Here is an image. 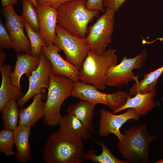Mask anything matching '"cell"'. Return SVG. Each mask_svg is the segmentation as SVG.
Instances as JSON below:
<instances>
[{
    "instance_id": "6da1fadb",
    "label": "cell",
    "mask_w": 163,
    "mask_h": 163,
    "mask_svg": "<svg viewBox=\"0 0 163 163\" xmlns=\"http://www.w3.org/2000/svg\"><path fill=\"white\" fill-rule=\"evenodd\" d=\"M82 142L79 138L55 132L42 149L43 160L46 163H83L86 159Z\"/></svg>"
},
{
    "instance_id": "7a4b0ae2",
    "label": "cell",
    "mask_w": 163,
    "mask_h": 163,
    "mask_svg": "<svg viewBox=\"0 0 163 163\" xmlns=\"http://www.w3.org/2000/svg\"><path fill=\"white\" fill-rule=\"evenodd\" d=\"M86 5L87 0H73L64 4L57 10V24L73 35L85 37L88 24L100 13L88 9Z\"/></svg>"
},
{
    "instance_id": "3957f363",
    "label": "cell",
    "mask_w": 163,
    "mask_h": 163,
    "mask_svg": "<svg viewBox=\"0 0 163 163\" xmlns=\"http://www.w3.org/2000/svg\"><path fill=\"white\" fill-rule=\"evenodd\" d=\"M123 135L117 146L126 163L149 162V145L156 137L148 132L146 124L130 128L125 130Z\"/></svg>"
},
{
    "instance_id": "277c9868",
    "label": "cell",
    "mask_w": 163,
    "mask_h": 163,
    "mask_svg": "<svg viewBox=\"0 0 163 163\" xmlns=\"http://www.w3.org/2000/svg\"><path fill=\"white\" fill-rule=\"evenodd\" d=\"M116 50L109 49L99 54L89 50L79 70V81L93 85L98 90H104L108 69L117 64Z\"/></svg>"
},
{
    "instance_id": "5b68a950",
    "label": "cell",
    "mask_w": 163,
    "mask_h": 163,
    "mask_svg": "<svg viewBox=\"0 0 163 163\" xmlns=\"http://www.w3.org/2000/svg\"><path fill=\"white\" fill-rule=\"evenodd\" d=\"M75 82L50 73L46 100L44 105L43 124L54 126L59 124L62 116L60 108L64 101L71 96Z\"/></svg>"
},
{
    "instance_id": "8992f818",
    "label": "cell",
    "mask_w": 163,
    "mask_h": 163,
    "mask_svg": "<svg viewBox=\"0 0 163 163\" xmlns=\"http://www.w3.org/2000/svg\"><path fill=\"white\" fill-rule=\"evenodd\" d=\"M115 13L106 8L104 14L89 27V32L85 38L90 51L99 54L107 50L112 42Z\"/></svg>"
},
{
    "instance_id": "52a82bcc",
    "label": "cell",
    "mask_w": 163,
    "mask_h": 163,
    "mask_svg": "<svg viewBox=\"0 0 163 163\" xmlns=\"http://www.w3.org/2000/svg\"><path fill=\"white\" fill-rule=\"evenodd\" d=\"M53 44L63 51L67 61L80 69L89 50L85 37L73 35L57 24Z\"/></svg>"
},
{
    "instance_id": "ba28073f",
    "label": "cell",
    "mask_w": 163,
    "mask_h": 163,
    "mask_svg": "<svg viewBox=\"0 0 163 163\" xmlns=\"http://www.w3.org/2000/svg\"><path fill=\"white\" fill-rule=\"evenodd\" d=\"M128 95V93L123 91L111 94L103 93L95 86L79 80L75 82L71 94V96L81 100L104 104L112 111L125 104Z\"/></svg>"
},
{
    "instance_id": "9c48e42d",
    "label": "cell",
    "mask_w": 163,
    "mask_h": 163,
    "mask_svg": "<svg viewBox=\"0 0 163 163\" xmlns=\"http://www.w3.org/2000/svg\"><path fill=\"white\" fill-rule=\"evenodd\" d=\"M147 53L145 49L133 58L123 57L119 64L111 66L107 71L106 78V85L119 87L127 85L134 80L136 76L133 70L143 67L146 60Z\"/></svg>"
},
{
    "instance_id": "30bf717a",
    "label": "cell",
    "mask_w": 163,
    "mask_h": 163,
    "mask_svg": "<svg viewBox=\"0 0 163 163\" xmlns=\"http://www.w3.org/2000/svg\"><path fill=\"white\" fill-rule=\"evenodd\" d=\"M2 12L5 27L11 38L15 51L18 54H30V44L24 32L25 21L22 16L17 14L12 5L3 8Z\"/></svg>"
},
{
    "instance_id": "8fae6325",
    "label": "cell",
    "mask_w": 163,
    "mask_h": 163,
    "mask_svg": "<svg viewBox=\"0 0 163 163\" xmlns=\"http://www.w3.org/2000/svg\"><path fill=\"white\" fill-rule=\"evenodd\" d=\"M40 57L38 67L28 77L29 85L27 91L17 101L18 107H22L29 100L40 93L42 89H48L49 88L51 65L49 59L42 51Z\"/></svg>"
},
{
    "instance_id": "7c38bea8",
    "label": "cell",
    "mask_w": 163,
    "mask_h": 163,
    "mask_svg": "<svg viewBox=\"0 0 163 163\" xmlns=\"http://www.w3.org/2000/svg\"><path fill=\"white\" fill-rule=\"evenodd\" d=\"M98 135L102 137H107L110 133H113L117 137L119 141L123 139V135L120 132V128L128 120L133 119L138 120L139 116L135 110L132 108L128 109L125 112L116 115L103 108L100 110Z\"/></svg>"
},
{
    "instance_id": "4fadbf2b",
    "label": "cell",
    "mask_w": 163,
    "mask_h": 163,
    "mask_svg": "<svg viewBox=\"0 0 163 163\" xmlns=\"http://www.w3.org/2000/svg\"><path fill=\"white\" fill-rule=\"evenodd\" d=\"M61 50L53 44L44 46L42 49V52L51 63V73L66 77L75 82L79 81V70L68 61L62 58L59 53Z\"/></svg>"
},
{
    "instance_id": "5bb4252c",
    "label": "cell",
    "mask_w": 163,
    "mask_h": 163,
    "mask_svg": "<svg viewBox=\"0 0 163 163\" xmlns=\"http://www.w3.org/2000/svg\"><path fill=\"white\" fill-rule=\"evenodd\" d=\"M40 31L47 46L53 44L57 23V10L47 5L38 4L36 7Z\"/></svg>"
},
{
    "instance_id": "9a60e30c",
    "label": "cell",
    "mask_w": 163,
    "mask_h": 163,
    "mask_svg": "<svg viewBox=\"0 0 163 163\" xmlns=\"http://www.w3.org/2000/svg\"><path fill=\"white\" fill-rule=\"evenodd\" d=\"M156 94L155 90L149 92H138L133 97L128 93L125 104L112 112L115 114L125 109L132 108L135 110L139 116H144L159 105V102L155 100Z\"/></svg>"
},
{
    "instance_id": "2e32d148",
    "label": "cell",
    "mask_w": 163,
    "mask_h": 163,
    "mask_svg": "<svg viewBox=\"0 0 163 163\" xmlns=\"http://www.w3.org/2000/svg\"><path fill=\"white\" fill-rule=\"evenodd\" d=\"M12 66L5 64L0 67L2 76V83L0 88V112L11 99L17 101L24 94L21 89L13 83L11 74Z\"/></svg>"
},
{
    "instance_id": "e0dca14e",
    "label": "cell",
    "mask_w": 163,
    "mask_h": 163,
    "mask_svg": "<svg viewBox=\"0 0 163 163\" xmlns=\"http://www.w3.org/2000/svg\"><path fill=\"white\" fill-rule=\"evenodd\" d=\"M40 57H35L30 54L22 53L17 55V60L14 71L11 74L13 84L20 89H21L20 80L23 75L29 77L38 67Z\"/></svg>"
},
{
    "instance_id": "ac0fdd59",
    "label": "cell",
    "mask_w": 163,
    "mask_h": 163,
    "mask_svg": "<svg viewBox=\"0 0 163 163\" xmlns=\"http://www.w3.org/2000/svg\"><path fill=\"white\" fill-rule=\"evenodd\" d=\"M39 93L34 97L32 103L28 106L19 110L18 125L27 126H34L44 116L45 103Z\"/></svg>"
},
{
    "instance_id": "d6986e66",
    "label": "cell",
    "mask_w": 163,
    "mask_h": 163,
    "mask_svg": "<svg viewBox=\"0 0 163 163\" xmlns=\"http://www.w3.org/2000/svg\"><path fill=\"white\" fill-rule=\"evenodd\" d=\"M58 131L68 136L75 137L82 140L91 138V133L75 115L68 113L62 116L59 124Z\"/></svg>"
},
{
    "instance_id": "ffe728a7",
    "label": "cell",
    "mask_w": 163,
    "mask_h": 163,
    "mask_svg": "<svg viewBox=\"0 0 163 163\" xmlns=\"http://www.w3.org/2000/svg\"><path fill=\"white\" fill-rule=\"evenodd\" d=\"M30 127L18 125L13 130L14 145L17 152L15 155L20 163L29 162L31 159V150L29 138Z\"/></svg>"
},
{
    "instance_id": "44dd1931",
    "label": "cell",
    "mask_w": 163,
    "mask_h": 163,
    "mask_svg": "<svg viewBox=\"0 0 163 163\" xmlns=\"http://www.w3.org/2000/svg\"><path fill=\"white\" fill-rule=\"evenodd\" d=\"M96 104L95 103L88 101L81 100L77 104L69 106L67 112L68 113L75 115L82 122L88 131L92 133L94 131L93 120Z\"/></svg>"
},
{
    "instance_id": "7402d4cb",
    "label": "cell",
    "mask_w": 163,
    "mask_h": 163,
    "mask_svg": "<svg viewBox=\"0 0 163 163\" xmlns=\"http://www.w3.org/2000/svg\"><path fill=\"white\" fill-rule=\"evenodd\" d=\"M163 73V66L145 74L141 81H139L138 76H136L134 80L135 82L129 88L128 95L131 97L135 96L138 92H149L155 90L158 79Z\"/></svg>"
},
{
    "instance_id": "603a6c76",
    "label": "cell",
    "mask_w": 163,
    "mask_h": 163,
    "mask_svg": "<svg viewBox=\"0 0 163 163\" xmlns=\"http://www.w3.org/2000/svg\"><path fill=\"white\" fill-rule=\"evenodd\" d=\"M18 107L17 101L11 99L2 110L4 129L13 130L18 126L19 110Z\"/></svg>"
},
{
    "instance_id": "cb8c5ba5",
    "label": "cell",
    "mask_w": 163,
    "mask_h": 163,
    "mask_svg": "<svg viewBox=\"0 0 163 163\" xmlns=\"http://www.w3.org/2000/svg\"><path fill=\"white\" fill-rule=\"evenodd\" d=\"M102 148L101 153L97 155L94 149L89 150L85 153V159L92 162L100 163H126V161L120 160L116 157L102 142H97Z\"/></svg>"
},
{
    "instance_id": "d4e9b609",
    "label": "cell",
    "mask_w": 163,
    "mask_h": 163,
    "mask_svg": "<svg viewBox=\"0 0 163 163\" xmlns=\"http://www.w3.org/2000/svg\"><path fill=\"white\" fill-rule=\"evenodd\" d=\"M22 3L21 16L34 30L40 32L39 20L36 7L30 0H22Z\"/></svg>"
},
{
    "instance_id": "484cf974",
    "label": "cell",
    "mask_w": 163,
    "mask_h": 163,
    "mask_svg": "<svg viewBox=\"0 0 163 163\" xmlns=\"http://www.w3.org/2000/svg\"><path fill=\"white\" fill-rule=\"evenodd\" d=\"M24 28L30 44V54L34 56L40 57L42 47L47 46L40 32L34 30L25 21Z\"/></svg>"
},
{
    "instance_id": "4316f807",
    "label": "cell",
    "mask_w": 163,
    "mask_h": 163,
    "mask_svg": "<svg viewBox=\"0 0 163 163\" xmlns=\"http://www.w3.org/2000/svg\"><path fill=\"white\" fill-rule=\"evenodd\" d=\"M14 145L13 131L4 129L0 132V152L7 156L15 155L13 149Z\"/></svg>"
},
{
    "instance_id": "83f0119b",
    "label": "cell",
    "mask_w": 163,
    "mask_h": 163,
    "mask_svg": "<svg viewBox=\"0 0 163 163\" xmlns=\"http://www.w3.org/2000/svg\"><path fill=\"white\" fill-rule=\"evenodd\" d=\"M2 22L0 21V49H13V43L11 36Z\"/></svg>"
},
{
    "instance_id": "f1b7e54d",
    "label": "cell",
    "mask_w": 163,
    "mask_h": 163,
    "mask_svg": "<svg viewBox=\"0 0 163 163\" xmlns=\"http://www.w3.org/2000/svg\"><path fill=\"white\" fill-rule=\"evenodd\" d=\"M73 0H36L38 4L50 6L57 10L64 4Z\"/></svg>"
},
{
    "instance_id": "f546056e",
    "label": "cell",
    "mask_w": 163,
    "mask_h": 163,
    "mask_svg": "<svg viewBox=\"0 0 163 163\" xmlns=\"http://www.w3.org/2000/svg\"><path fill=\"white\" fill-rule=\"evenodd\" d=\"M104 0H87V8L89 10H97L102 13L105 12L103 3Z\"/></svg>"
},
{
    "instance_id": "4dcf8cb0",
    "label": "cell",
    "mask_w": 163,
    "mask_h": 163,
    "mask_svg": "<svg viewBox=\"0 0 163 163\" xmlns=\"http://www.w3.org/2000/svg\"><path fill=\"white\" fill-rule=\"evenodd\" d=\"M126 0H104L103 3L104 7L110 9L115 12L119 10L121 5Z\"/></svg>"
},
{
    "instance_id": "1f68e13d",
    "label": "cell",
    "mask_w": 163,
    "mask_h": 163,
    "mask_svg": "<svg viewBox=\"0 0 163 163\" xmlns=\"http://www.w3.org/2000/svg\"><path fill=\"white\" fill-rule=\"evenodd\" d=\"M2 6L5 8L7 6L15 5L19 0H1Z\"/></svg>"
},
{
    "instance_id": "d6a6232c",
    "label": "cell",
    "mask_w": 163,
    "mask_h": 163,
    "mask_svg": "<svg viewBox=\"0 0 163 163\" xmlns=\"http://www.w3.org/2000/svg\"><path fill=\"white\" fill-rule=\"evenodd\" d=\"M5 57V53L2 50H0V67L5 65L4 62Z\"/></svg>"
},
{
    "instance_id": "836d02e7",
    "label": "cell",
    "mask_w": 163,
    "mask_h": 163,
    "mask_svg": "<svg viewBox=\"0 0 163 163\" xmlns=\"http://www.w3.org/2000/svg\"><path fill=\"white\" fill-rule=\"evenodd\" d=\"M30 0L31 1V2H32V3L36 7L37 6L38 4L36 0Z\"/></svg>"
},
{
    "instance_id": "e575fe53",
    "label": "cell",
    "mask_w": 163,
    "mask_h": 163,
    "mask_svg": "<svg viewBox=\"0 0 163 163\" xmlns=\"http://www.w3.org/2000/svg\"><path fill=\"white\" fill-rule=\"evenodd\" d=\"M155 163H163V159L158 160V161L155 162Z\"/></svg>"
}]
</instances>
